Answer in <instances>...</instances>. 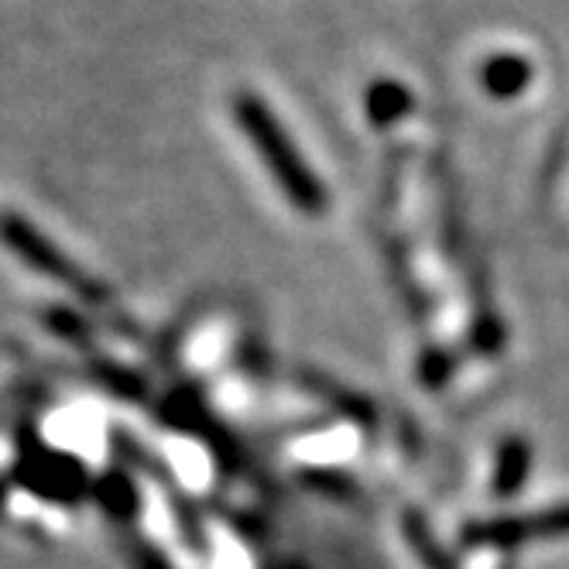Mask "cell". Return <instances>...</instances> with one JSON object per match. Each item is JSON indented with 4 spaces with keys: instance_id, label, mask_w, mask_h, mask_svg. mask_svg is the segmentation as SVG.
<instances>
[{
    "instance_id": "obj_3",
    "label": "cell",
    "mask_w": 569,
    "mask_h": 569,
    "mask_svg": "<svg viewBox=\"0 0 569 569\" xmlns=\"http://www.w3.org/2000/svg\"><path fill=\"white\" fill-rule=\"evenodd\" d=\"M532 79V69H528L525 59L518 56H498L483 66V87L491 90L495 97H515L528 87Z\"/></svg>"
},
{
    "instance_id": "obj_1",
    "label": "cell",
    "mask_w": 569,
    "mask_h": 569,
    "mask_svg": "<svg viewBox=\"0 0 569 569\" xmlns=\"http://www.w3.org/2000/svg\"><path fill=\"white\" fill-rule=\"evenodd\" d=\"M233 117L240 131L248 134L254 151L274 176L278 189L289 196L302 213H322L327 210V189L316 179V172L302 161L296 141L281 128V120L271 113V107L254 93L233 97Z\"/></svg>"
},
{
    "instance_id": "obj_4",
    "label": "cell",
    "mask_w": 569,
    "mask_h": 569,
    "mask_svg": "<svg viewBox=\"0 0 569 569\" xmlns=\"http://www.w3.org/2000/svg\"><path fill=\"white\" fill-rule=\"evenodd\" d=\"M368 110L378 124H391L395 117H401L405 110H409V93H405L398 83H378L368 93Z\"/></svg>"
},
{
    "instance_id": "obj_2",
    "label": "cell",
    "mask_w": 569,
    "mask_h": 569,
    "mask_svg": "<svg viewBox=\"0 0 569 569\" xmlns=\"http://www.w3.org/2000/svg\"><path fill=\"white\" fill-rule=\"evenodd\" d=\"M0 240H4L14 254H21L31 268H38L42 274H49V278L69 284V289L83 292V296H90V299L100 296V289H93V281H90L83 271H79L62 251H56V243H49V240H46L42 233H38L28 220H21V217H14V213H4V217H0Z\"/></svg>"
}]
</instances>
